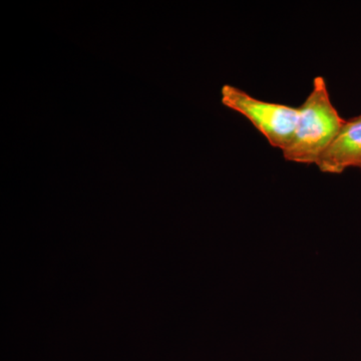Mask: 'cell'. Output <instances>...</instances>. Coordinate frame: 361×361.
Returning a JSON list of instances; mask_svg holds the SVG:
<instances>
[{
	"label": "cell",
	"instance_id": "6da1fadb",
	"mask_svg": "<svg viewBox=\"0 0 361 361\" xmlns=\"http://www.w3.org/2000/svg\"><path fill=\"white\" fill-rule=\"evenodd\" d=\"M298 109L295 132L282 154L286 161L315 165L345 121L332 104L326 80L320 75L313 80L310 94Z\"/></svg>",
	"mask_w": 361,
	"mask_h": 361
},
{
	"label": "cell",
	"instance_id": "7a4b0ae2",
	"mask_svg": "<svg viewBox=\"0 0 361 361\" xmlns=\"http://www.w3.org/2000/svg\"><path fill=\"white\" fill-rule=\"evenodd\" d=\"M221 103L245 116L274 148L283 152L290 144L298 120V108L261 101L232 85H223Z\"/></svg>",
	"mask_w": 361,
	"mask_h": 361
},
{
	"label": "cell",
	"instance_id": "3957f363",
	"mask_svg": "<svg viewBox=\"0 0 361 361\" xmlns=\"http://www.w3.org/2000/svg\"><path fill=\"white\" fill-rule=\"evenodd\" d=\"M315 165L327 174H341L348 168H361V115L345 121Z\"/></svg>",
	"mask_w": 361,
	"mask_h": 361
}]
</instances>
